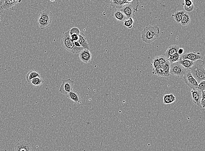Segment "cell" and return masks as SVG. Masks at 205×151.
Segmentation results:
<instances>
[{
	"label": "cell",
	"mask_w": 205,
	"mask_h": 151,
	"mask_svg": "<svg viewBox=\"0 0 205 151\" xmlns=\"http://www.w3.org/2000/svg\"><path fill=\"white\" fill-rule=\"evenodd\" d=\"M160 34V29L158 27L147 26L141 32L142 41L146 43H151L159 37Z\"/></svg>",
	"instance_id": "obj_1"
},
{
	"label": "cell",
	"mask_w": 205,
	"mask_h": 151,
	"mask_svg": "<svg viewBox=\"0 0 205 151\" xmlns=\"http://www.w3.org/2000/svg\"><path fill=\"white\" fill-rule=\"evenodd\" d=\"M190 71L198 83L205 80V64L203 60H196L189 69Z\"/></svg>",
	"instance_id": "obj_2"
},
{
	"label": "cell",
	"mask_w": 205,
	"mask_h": 151,
	"mask_svg": "<svg viewBox=\"0 0 205 151\" xmlns=\"http://www.w3.org/2000/svg\"><path fill=\"white\" fill-rule=\"evenodd\" d=\"M139 5V0H133L132 2L124 5L120 11L123 13L127 19L133 18L134 13L138 11Z\"/></svg>",
	"instance_id": "obj_3"
},
{
	"label": "cell",
	"mask_w": 205,
	"mask_h": 151,
	"mask_svg": "<svg viewBox=\"0 0 205 151\" xmlns=\"http://www.w3.org/2000/svg\"><path fill=\"white\" fill-rule=\"evenodd\" d=\"M188 70V69L185 68L182 66L178 62H176L170 65V75L176 76L179 77H183Z\"/></svg>",
	"instance_id": "obj_4"
},
{
	"label": "cell",
	"mask_w": 205,
	"mask_h": 151,
	"mask_svg": "<svg viewBox=\"0 0 205 151\" xmlns=\"http://www.w3.org/2000/svg\"><path fill=\"white\" fill-rule=\"evenodd\" d=\"M61 44L62 46L66 50L70 52H72L73 48L74 47V41L72 40L70 37V30L65 32L62 36Z\"/></svg>",
	"instance_id": "obj_5"
},
{
	"label": "cell",
	"mask_w": 205,
	"mask_h": 151,
	"mask_svg": "<svg viewBox=\"0 0 205 151\" xmlns=\"http://www.w3.org/2000/svg\"><path fill=\"white\" fill-rule=\"evenodd\" d=\"M183 78L184 82L190 88H191L192 89L197 88L198 83L192 75L189 70H188L184 74L183 76Z\"/></svg>",
	"instance_id": "obj_6"
},
{
	"label": "cell",
	"mask_w": 205,
	"mask_h": 151,
	"mask_svg": "<svg viewBox=\"0 0 205 151\" xmlns=\"http://www.w3.org/2000/svg\"><path fill=\"white\" fill-rule=\"evenodd\" d=\"M74 82L70 79L68 80H63L62 83L60 87L59 92L63 94L67 95L70 92L73 90Z\"/></svg>",
	"instance_id": "obj_7"
},
{
	"label": "cell",
	"mask_w": 205,
	"mask_h": 151,
	"mask_svg": "<svg viewBox=\"0 0 205 151\" xmlns=\"http://www.w3.org/2000/svg\"><path fill=\"white\" fill-rule=\"evenodd\" d=\"M106 3L113 9L120 10L124 5L130 3L126 0H106Z\"/></svg>",
	"instance_id": "obj_8"
},
{
	"label": "cell",
	"mask_w": 205,
	"mask_h": 151,
	"mask_svg": "<svg viewBox=\"0 0 205 151\" xmlns=\"http://www.w3.org/2000/svg\"><path fill=\"white\" fill-rule=\"evenodd\" d=\"M188 60L195 62L197 60H203V57L201 56L200 53H189L182 55L180 57V60Z\"/></svg>",
	"instance_id": "obj_9"
},
{
	"label": "cell",
	"mask_w": 205,
	"mask_h": 151,
	"mask_svg": "<svg viewBox=\"0 0 205 151\" xmlns=\"http://www.w3.org/2000/svg\"><path fill=\"white\" fill-rule=\"evenodd\" d=\"M15 151H32L31 144L26 141L18 142L15 147Z\"/></svg>",
	"instance_id": "obj_10"
},
{
	"label": "cell",
	"mask_w": 205,
	"mask_h": 151,
	"mask_svg": "<svg viewBox=\"0 0 205 151\" xmlns=\"http://www.w3.org/2000/svg\"><path fill=\"white\" fill-rule=\"evenodd\" d=\"M79 58L81 62L85 63L90 62L92 59V53L89 49H83L79 53Z\"/></svg>",
	"instance_id": "obj_11"
},
{
	"label": "cell",
	"mask_w": 205,
	"mask_h": 151,
	"mask_svg": "<svg viewBox=\"0 0 205 151\" xmlns=\"http://www.w3.org/2000/svg\"><path fill=\"white\" fill-rule=\"evenodd\" d=\"M202 91L200 89H193L191 91L192 99L193 102L196 105L200 107V101L201 97Z\"/></svg>",
	"instance_id": "obj_12"
},
{
	"label": "cell",
	"mask_w": 205,
	"mask_h": 151,
	"mask_svg": "<svg viewBox=\"0 0 205 151\" xmlns=\"http://www.w3.org/2000/svg\"><path fill=\"white\" fill-rule=\"evenodd\" d=\"M179 47L176 45H172L169 46L163 55L168 60V58L174 54L178 53Z\"/></svg>",
	"instance_id": "obj_13"
},
{
	"label": "cell",
	"mask_w": 205,
	"mask_h": 151,
	"mask_svg": "<svg viewBox=\"0 0 205 151\" xmlns=\"http://www.w3.org/2000/svg\"><path fill=\"white\" fill-rule=\"evenodd\" d=\"M67 97L70 100L76 103H81V99L79 94L76 91L72 90L67 95Z\"/></svg>",
	"instance_id": "obj_14"
},
{
	"label": "cell",
	"mask_w": 205,
	"mask_h": 151,
	"mask_svg": "<svg viewBox=\"0 0 205 151\" xmlns=\"http://www.w3.org/2000/svg\"><path fill=\"white\" fill-rule=\"evenodd\" d=\"M17 4L18 3L13 0H4V2L2 6V8L3 10L13 9L14 6H16Z\"/></svg>",
	"instance_id": "obj_15"
},
{
	"label": "cell",
	"mask_w": 205,
	"mask_h": 151,
	"mask_svg": "<svg viewBox=\"0 0 205 151\" xmlns=\"http://www.w3.org/2000/svg\"><path fill=\"white\" fill-rule=\"evenodd\" d=\"M53 14L51 12L49 11H43L40 13L39 15L38 18H42L43 20H47V21H52L53 19Z\"/></svg>",
	"instance_id": "obj_16"
},
{
	"label": "cell",
	"mask_w": 205,
	"mask_h": 151,
	"mask_svg": "<svg viewBox=\"0 0 205 151\" xmlns=\"http://www.w3.org/2000/svg\"><path fill=\"white\" fill-rule=\"evenodd\" d=\"M77 42H79L84 49H89V46L86 38L85 35L83 33H81L79 34V39Z\"/></svg>",
	"instance_id": "obj_17"
},
{
	"label": "cell",
	"mask_w": 205,
	"mask_h": 151,
	"mask_svg": "<svg viewBox=\"0 0 205 151\" xmlns=\"http://www.w3.org/2000/svg\"><path fill=\"white\" fill-rule=\"evenodd\" d=\"M112 16L118 21H122L127 19L123 13L119 10H114L112 12Z\"/></svg>",
	"instance_id": "obj_18"
},
{
	"label": "cell",
	"mask_w": 205,
	"mask_h": 151,
	"mask_svg": "<svg viewBox=\"0 0 205 151\" xmlns=\"http://www.w3.org/2000/svg\"><path fill=\"white\" fill-rule=\"evenodd\" d=\"M52 21L43 20L42 18H38V23L41 30H43L51 25Z\"/></svg>",
	"instance_id": "obj_19"
},
{
	"label": "cell",
	"mask_w": 205,
	"mask_h": 151,
	"mask_svg": "<svg viewBox=\"0 0 205 151\" xmlns=\"http://www.w3.org/2000/svg\"><path fill=\"white\" fill-rule=\"evenodd\" d=\"M179 63H180L182 66L185 67V68L189 69L193 65L194 62L191 61V60H180L178 61Z\"/></svg>",
	"instance_id": "obj_20"
},
{
	"label": "cell",
	"mask_w": 205,
	"mask_h": 151,
	"mask_svg": "<svg viewBox=\"0 0 205 151\" xmlns=\"http://www.w3.org/2000/svg\"><path fill=\"white\" fill-rule=\"evenodd\" d=\"M37 77H40V74L35 71H30L26 76V79L28 82H30L33 78Z\"/></svg>",
	"instance_id": "obj_21"
},
{
	"label": "cell",
	"mask_w": 205,
	"mask_h": 151,
	"mask_svg": "<svg viewBox=\"0 0 205 151\" xmlns=\"http://www.w3.org/2000/svg\"><path fill=\"white\" fill-rule=\"evenodd\" d=\"M185 11H179L175 12V13L172 15L174 20L177 23H180L181 20Z\"/></svg>",
	"instance_id": "obj_22"
},
{
	"label": "cell",
	"mask_w": 205,
	"mask_h": 151,
	"mask_svg": "<svg viewBox=\"0 0 205 151\" xmlns=\"http://www.w3.org/2000/svg\"><path fill=\"white\" fill-rule=\"evenodd\" d=\"M191 19L189 15L187 13L185 12L180 22L181 25L183 26H186L189 25Z\"/></svg>",
	"instance_id": "obj_23"
},
{
	"label": "cell",
	"mask_w": 205,
	"mask_h": 151,
	"mask_svg": "<svg viewBox=\"0 0 205 151\" xmlns=\"http://www.w3.org/2000/svg\"><path fill=\"white\" fill-rule=\"evenodd\" d=\"M170 64L169 61L167 60L165 64L161 67L164 73V77H169L170 76Z\"/></svg>",
	"instance_id": "obj_24"
},
{
	"label": "cell",
	"mask_w": 205,
	"mask_h": 151,
	"mask_svg": "<svg viewBox=\"0 0 205 151\" xmlns=\"http://www.w3.org/2000/svg\"><path fill=\"white\" fill-rule=\"evenodd\" d=\"M180 56L178 53H176L170 56L168 58V61L170 64H172L174 62H178L180 60Z\"/></svg>",
	"instance_id": "obj_25"
},
{
	"label": "cell",
	"mask_w": 205,
	"mask_h": 151,
	"mask_svg": "<svg viewBox=\"0 0 205 151\" xmlns=\"http://www.w3.org/2000/svg\"><path fill=\"white\" fill-rule=\"evenodd\" d=\"M152 74L160 77H164V73L161 67L152 69Z\"/></svg>",
	"instance_id": "obj_26"
},
{
	"label": "cell",
	"mask_w": 205,
	"mask_h": 151,
	"mask_svg": "<svg viewBox=\"0 0 205 151\" xmlns=\"http://www.w3.org/2000/svg\"><path fill=\"white\" fill-rule=\"evenodd\" d=\"M30 82L33 86H36V87H39V86H41L42 84H43L44 81L41 77H37L32 79Z\"/></svg>",
	"instance_id": "obj_27"
},
{
	"label": "cell",
	"mask_w": 205,
	"mask_h": 151,
	"mask_svg": "<svg viewBox=\"0 0 205 151\" xmlns=\"http://www.w3.org/2000/svg\"><path fill=\"white\" fill-rule=\"evenodd\" d=\"M124 22V26L128 29H131L133 26V23L134 20L133 18H130L126 19L123 21Z\"/></svg>",
	"instance_id": "obj_28"
},
{
	"label": "cell",
	"mask_w": 205,
	"mask_h": 151,
	"mask_svg": "<svg viewBox=\"0 0 205 151\" xmlns=\"http://www.w3.org/2000/svg\"><path fill=\"white\" fill-rule=\"evenodd\" d=\"M151 65L152 66L153 68H157L160 67L158 57L154 58L152 62Z\"/></svg>",
	"instance_id": "obj_29"
},
{
	"label": "cell",
	"mask_w": 205,
	"mask_h": 151,
	"mask_svg": "<svg viewBox=\"0 0 205 151\" xmlns=\"http://www.w3.org/2000/svg\"><path fill=\"white\" fill-rule=\"evenodd\" d=\"M205 90L202 91L201 97L200 101V107L203 108H204L205 107Z\"/></svg>",
	"instance_id": "obj_30"
},
{
	"label": "cell",
	"mask_w": 205,
	"mask_h": 151,
	"mask_svg": "<svg viewBox=\"0 0 205 151\" xmlns=\"http://www.w3.org/2000/svg\"><path fill=\"white\" fill-rule=\"evenodd\" d=\"M158 60H159V62H160V67L163 66L167 61V59L163 55L158 57Z\"/></svg>",
	"instance_id": "obj_31"
},
{
	"label": "cell",
	"mask_w": 205,
	"mask_h": 151,
	"mask_svg": "<svg viewBox=\"0 0 205 151\" xmlns=\"http://www.w3.org/2000/svg\"><path fill=\"white\" fill-rule=\"evenodd\" d=\"M205 80L201 81L200 82L198 83V87L197 89H200L202 90H205Z\"/></svg>",
	"instance_id": "obj_32"
},
{
	"label": "cell",
	"mask_w": 205,
	"mask_h": 151,
	"mask_svg": "<svg viewBox=\"0 0 205 151\" xmlns=\"http://www.w3.org/2000/svg\"><path fill=\"white\" fill-rule=\"evenodd\" d=\"M163 103L165 104H171L169 94H166L164 96Z\"/></svg>",
	"instance_id": "obj_33"
},
{
	"label": "cell",
	"mask_w": 205,
	"mask_h": 151,
	"mask_svg": "<svg viewBox=\"0 0 205 151\" xmlns=\"http://www.w3.org/2000/svg\"><path fill=\"white\" fill-rule=\"evenodd\" d=\"M184 5L185 7H191L193 6V3L192 0H184Z\"/></svg>",
	"instance_id": "obj_34"
},
{
	"label": "cell",
	"mask_w": 205,
	"mask_h": 151,
	"mask_svg": "<svg viewBox=\"0 0 205 151\" xmlns=\"http://www.w3.org/2000/svg\"><path fill=\"white\" fill-rule=\"evenodd\" d=\"M80 34L81 33L80 30L79 28L77 27H73L70 30V34Z\"/></svg>",
	"instance_id": "obj_35"
},
{
	"label": "cell",
	"mask_w": 205,
	"mask_h": 151,
	"mask_svg": "<svg viewBox=\"0 0 205 151\" xmlns=\"http://www.w3.org/2000/svg\"><path fill=\"white\" fill-rule=\"evenodd\" d=\"M169 98H170V102H171V103H173V102H174V101H175L176 100L175 97L174 96V95L173 94L171 93L170 94H169Z\"/></svg>",
	"instance_id": "obj_36"
},
{
	"label": "cell",
	"mask_w": 205,
	"mask_h": 151,
	"mask_svg": "<svg viewBox=\"0 0 205 151\" xmlns=\"http://www.w3.org/2000/svg\"><path fill=\"white\" fill-rule=\"evenodd\" d=\"M184 49L183 48H179V49L178 51V53L179 54L180 56L183 55V53H184Z\"/></svg>",
	"instance_id": "obj_37"
},
{
	"label": "cell",
	"mask_w": 205,
	"mask_h": 151,
	"mask_svg": "<svg viewBox=\"0 0 205 151\" xmlns=\"http://www.w3.org/2000/svg\"><path fill=\"white\" fill-rule=\"evenodd\" d=\"M4 0H0V13L3 11V10L2 9V6L4 2Z\"/></svg>",
	"instance_id": "obj_38"
},
{
	"label": "cell",
	"mask_w": 205,
	"mask_h": 151,
	"mask_svg": "<svg viewBox=\"0 0 205 151\" xmlns=\"http://www.w3.org/2000/svg\"><path fill=\"white\" fill-rule=\"evenodd\" d=\"M13 1H15L16 2L18 3H20L21 2V0H13Z\"/></svg>",
	"instance_id": "obj_39"
},
{
	"label": "cell",
	"mask_w": 205,
	"mask_h": 151,
	"mask_svg": "<svg viewBox=\"0 0 205 151\" xmlns=\"http://www.w3.org/2000/svg\"><path fill=\"white\" fill-rule=\"evenodd\" d=\"M127 2H128L129 3H131L133 1V0H126Z\"/></svg>",
	"instance_id": "obj_40"
},
{
	"label": "cell",
	"mask_w": 205,
	"mask_h": 151,
	"mask_svg": "<svg viewBox=\"0 0 205 151\" xmlns=\"http://www.w3.org/2000/svg\"><path fill=\"white\" fill-rule=\"evenodd\" d=\"M50 1H51V2H54V1H55V0H50Z\"/></svg>",
	"instance_id": "obj_41"
}]
</instances>
